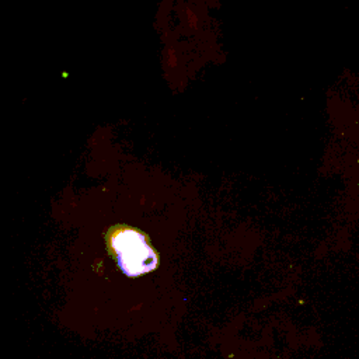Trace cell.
<instances>
[{
	"mask_svg": "<svg viewBox=\"0 0 359 359\" xmlns=\"http://www.w3.org/2000/svg\"><path fill=\"white\" fill-rule=\"evenodd\" d=\"M107 245L121 269L130 276L150 272L157 266L158 255L149 237L132 226L111 227L107 233Z\"/></svg>",
	"mask_w": 359,
	"mask_h": 359,
	"instance_id": "cell-1",
	"label": "cell"
}]
</instances>
